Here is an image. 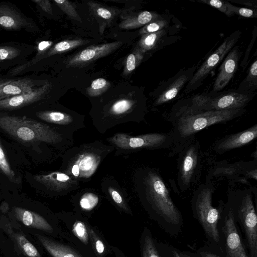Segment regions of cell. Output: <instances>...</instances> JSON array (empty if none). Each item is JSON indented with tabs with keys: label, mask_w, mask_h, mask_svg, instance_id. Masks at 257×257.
I'll list each match as a JSON object with an SVG mask.
<instances>
[{
	"label": "cell",
	"mask_w": 257,
	"mask_h": 257,
	"mask_svg": "<svg viewBox=\"0 0 257 257\" xmlns=\"http://www.w3.org/2000/svg\"><path fill=\"white\" fill-rule=\"evenodd\" d=\"M142 179L141 200L145 209L162 229L176 237L182 231L183 217L163 178L158 171L147 169Z\"/></svg>",
	"instance_id": "obj_1"
},
{
	"label": "cell",
	"mask_w": 257,
	"mask_h": 257,
	"mask_svg": "<svg viewBox=\"0 0 257 257\" xmlns=\"http://www.w3.org/2000/svg\"><path fill=\"white\" fill-rule=\"evenodd\" d=\"M215 188L213 181L207 176L192 194L191 207L193 215L201 226L208 242L209 248L223 256V248L218 229V223L225 203L220 200L218 206L212 205Z\"/></svg>",
	"instance_id": "obj_2"
},
{
	"label": "cell",
	"mask_w": 257,
	"mask_h": 257,
	"mask_svg": "<svg viewBox=\"0 0 257 257\" xmlns=\"http://www.w3.org/2000/svg\"><path fill=\"white\" fill-rule=\"evenodd\" d=\"M256 188L229 189L225 204L231 210L235 222L243 233L249 257H257V215L253 196Z\"/></svg>",
	"instance_id": "obj_3"
},
{
	"label": "cell",
	"mask_w": 257,
	"mask_h": 257,
	"mask_svg": "<svg viewBox=\"0 0 257 257\" xmlns=\"http://www.w3.org/2000/svg\"><path fill=\"white\" fill-rule=\"evenodd\" d=\"M244 108L209 110L179 118L172 125L171 132L173 146L169 155L177 154L180 148L198 132L217 123H225L245 113Z\"/></svg>",
	"instance_id": "obj_4"
},
{
	"label": "cell",
	"mask_w": 257,
	"mask_h": 257,
	"mask_svg": "<svg viewBox=\"0 0 257 257\" xmlns=\"http://www.w3.org/2000/svg\"><path fill=\"white\" fill-rule=\"evenodd\" d=\"M0 128L24 143H56L61 140L59 134L48 125L25 116L0 117Z\"/></svg>",
	"instance_id": "obj_5"
},
{
	"label": "cell",
	"mask_w": 257,
	"mask_h": 257,
	"mask_svg": "<svg viewBox=\"0 0 257 257\" xmlns=\"http://www.w3.org/2000/svg\"><path fill=\"white\" fill-rule=\"evenodd\" d=\"M177 161V182L182 192L188 191L197 181L201 171V151L195 136L179 149Z\"/></svg>",
	"instance_id": "obj_6"
},
{
	"label": "cell",
	"mask_w": 257,
	"mask_h": 257,
	"mask_svg": "<svg viewBox=\"0 0 257 257\" xmlns=\"http://www.w3.org/2000/svg\"><path fill=\"white\" fill-rule=\"evenodd\" d=\"M58 218L66 241L72 244L90 257H94L88 229V221L79 213H60Z\"/></svg>",
	"instance_id": "obj_7"
},
{
	"label": "cell",
	"mask_w": 257,
	"mask_h": 257,
	"mask_svg": "<svg viewBox=\"0 0 257 257\" xmlns=\"http://www.w3.org/2000/svg\"><path fill=\"white\" fill-rule=\"evenodd\" d=\"M224 257H249L231 209L224 204L218 223Z\"/></svg>",
	"instance_id": "obj_8"
},
{
	"label": "cell",
	"mask_w": 257,
	"mask_h": 257,
	"mask_svg": "<svg viewBox=\"0 0 257 257\" xmlns=\"http://www.w3.org/2000/svg\"><path fill=\"white\" fill-rule=\"evenodd\" d=\"M116 147L123 149H164L172 148L173 140L169 133H150L136 136L117 134L108 139Z\"/></svg>",
	"instance_id": "obj_9"
},
{
	"label": "cell",
	"mask_w": 257,
	"mask_h": 257,
	"mask_svg": "<svg viewBox=\"0 0 257 257\" xmlns=\"http://www.w3.org/2000/svg\"><path fill=\"white\" fill-rule=\"evenodd\" d=\"M257 161L239 162L228 164L220 162L208 171L207 177L211 180L214 178H225L233 182L249 185L247 179H257Z\"/></svg>",
	"instance_id": "obj_10"
},
{
	"label": "cell",
	"mask_w": 257,
	"mask_h": 257,
	"mask_svg": "<svg viewBox=\"0 0 257 257\" xmlns=\"http://www.w3.org/2000/svg\"><path fill=\"white\" fill-rule=\"evenodd\" d=\"M241 32L236 31L227 37L216 50L203 63L200 68L193 74L186 87L190 90L198 87L208 74L226 56L237 41Z\"/></svg>",
	"instance_id": "obj_11"
},
{
	"label": "cell",
	"mask_w": 257,
	"mask_h": 257,
	"mask_svg": "<svg viewBox=\"0 0 257 257\" xmlns=\"http://www.w3.org/2000/svg\"><path fill=\"white\" fill-rule=\"evenodd\" d=\"M14 214L16 218L25 225L66 240L65 235L59 224L50 223L42 215L18 207L14 208Z\"/></svg>",
	"instance_id": "obj_12"
},
{
	"label": "cell",
	"mask_w": 257,
	"mask_h": 257,
	"mask_svg": "<svg viewBox=\"0 0 257 257\" xmlns=\"http://www.w3.org/2000/svg\"><path fill=\"white\" fill-rule=\"evenodd\" d=\"M122 44V42L116 41L88 47L70 57L67 60L66 64L68 67L85 66L97 59L112 53Z\"/></svg>",
	"instance_id": "obj_13"
},
{
	"label": "cell",
	"mask_w": 257,
	"mask_h": 257,
	"mask_svg": "<svg viewBox=\"0 0 257 257\" xmlns=\"http://www.w3.org/2000/svg\"><path fill=\"white\" fill-rule=\"evenodd\" d=\"M257 138V124L237 133L220 139L214 145V152L219 155L248 144Z\"/></svg>",
	"instance_id": "obj_14"
},
{
	"label": "cell",
	"mask_w": 257,
	"mask_h": 257,
	"mask_svg": "<svg viewBox=\"0 0 257 257\" xmlns=\"http://www.w3.org/2000/svg\"><path fill=\"white\" fill-rule=\"evenodd\" d=\"M37 238L51 257H90L68 241L52 239L37 234Z\"/></svg>",
	"instance_id": "obj_15"
},
{
	"label": "cell",
	"mask_w": 257,
	"mask_h": 257,
	"mask_svg": "<svg viewBox=\"0 0 257 257\" xmlns=\"http://www.w3.org/2000/svg\"><path fill=\"white\" fill-rule=\"evenodd\" d=\"M195 68H191L183 72H180L174 76L166 84V87L158 96L155 102V105H160L165 103L178 94L187 82L192 77Z\"/></svg>",
	"instance_id": "obj_16"
},
{
	"label": "cell",
	"mask_w": 257,
	"mask_h": 257,
	"mask_svg": "<svg viewBox=\"0 0 257 257\" xmlns=\"http://www.w3.org/2000/svg\"><path fill=\"white\" fill-rule=\"evenodd\" d=\"M50 86V84L47 83L29 92L0 100V109H17L36 102L47 92Z\"/></svg>",
	"instance_id": "obj_17"
},
{
	"label": "cell",
	"mask_w": 257,
	"mask_h": 257,
	"mask_svg": "<svg viewBox=\"0 0 257 257\" xmlns=\"http://www.w3.org/2000/svg\"><path fill=\"white\" fill-rule=\"evenodd\" d=\"M221 64L213 87L214 92L222 90L229 83L237 69L239 50L236 47L229 52Z\"/></svg>",
	"instance_id": "obj_18"
},
{
	"label": "cell",
	"mask_w": 257,
	"mask_h": 257,
	"mask_svg": "<svg viewBox=\"0 0 257 257\" xmlns=\"http://www.w3.org/2000/svg\"><path fill=\"white\" fill-rule=\"evenodd\" d=\"M31 24L11 6L0 4V27L9 30L28 28Z\"/></svg>",
	"instance_id": "obj_19"
},
{
	"label": "cell",
	"mask_w": 257,
	"mask_h": 257,
	"mask_svg": "<svg viewBox=\"0 0 257 257\" xmlns=\"http://www.w3.org/2000/svg\"><path fill=\"white\" fill-rule=\"evenodd\" d=\"M88 229L94 257H107L112 254L111 245L108 243L98 227L89 222Z\"/></svg>",
	"instance_id": "obj_20"
},
{
	"label": "cell",
	"mask_w": 257,
	"mask_h": 257,
	"mask_svg": "<svg viewBox=\"0 0 257 257\" xmlns=\"http://www.w3.org/2000/svg\"><path fill=\"white\" fill-rule=\"evenodd\" d=\"M98 165L97 156L91 154L79 156L72 167L71 173L77 177H89L93 174Z\"/></svg>",
	"instance_id": "obj_21"
},
{
	"label": "cell",
	"mask_w": 257,
	"mask_h": 257,
	"mask_svg": "<svg viewBox=\"0 0 257 257\" xmlns=\"http://www.w3.org/2000/svg\"><path fill=\"white\" fill-rule=\"evenodd\" d=\"M34 179L40 184L52 190H59L71 183V178L66 174L54 172L48 174L36 175Z\"/></svg>",
	"instance_id": "obj_22"
},
{
	"label": "cell",
	"mask_w": 257,
	"mask_h": 257,
	"mask_svg": "<svg viewBox=\"0 0 257 257\" xmlns=\"http://www.w3.org/2000/svg\"><path fill=\"white\" fill-rule=\"evenodd\" d=\"M34 81L29 78L12 81L0 91V100L29 92L34 89Z\"/></svg>",
	"instance_id": "obj_23"
},
{
	"label": "cell",
	"mask_w": 257,
	"mask_h": 257,
	"mask_svg": "<svg viewBox=\"0 0 257 257\" xmlns=\"http://www.w3.org/2000/svg\"><path fill=\"white\" fill-rule=\"evenodd\" d=\"M162 18V17L157 13L143 11L123 21L120 24L119 27L126 29H135Z\"/></svg>",
	"instance_id": "obj_24"
},
{
	"label": "cell",
	"mask_w": 257,
	"mask_h": 257,
	"mask_svg": "<svg viewBox=\"0 0 257 257\" xmlns=\"http://www.w3.org/2000/svg\"><path fill=\"white\" fill-rule=\"evenodd\" d=\"M156 241L150 229L144 227L140 238L141 257H161Z\"/></svg>",
	"instance_id": "obj_25"
},
{
	"label": "cell",
	"mask_w": 257,
	"mask_h": 257,
	"mask_svg": "<svg viewBox=\"0 0 257 257\" xmlns=\"http://www.w3.org/2000/svg\"><path fill=\"white\" fill-rule=\"evenodd\" d=\"M167 33L165 29L161 31L142 35L137 47L144 53L155 48Z\"/></svg>",
	"instance_id": "obj_26"
},
{
	"label": "cell",
	"mask_w": 257,
	"mask_h": 257,
	"mask_svg": "<svg viewBox=\"0 0 257 257\" xmlns=\"http://www.w3.org/2000/svg\"><path fill=\"white\" fill-rule=\"evenodd\" d=\"M40 119L46 122L61 125H66L73 121V118L68 114L56 111H42L36 113Z\"/></svg>",
	"instance_id": "obj_27"
},
{
	"label": "cell",
	"mask_w": 257,
	"mask_h": 257,
	"mask_svg": "<svg viewBox=\"0 0 257 257\" xmlns=\"http://www.w3.org/2000/svg\"><path fill=\"white\" fill-rule=\"evenodd\" d=\"M10 234L27 257H42L37 248L22 233L12 230Z\"/></svg>",
	"instance_id": "obj_28"
},
{
	"label": "cell",
	"mask_w": 257,
	"mask_h": 257,
	"mask_svg": "<svg viewBox=\"0 0 257 257\" xmlns=\"http://www.w3.org/2000/svg\"><path fill=\"white\" fill-rule=\"evenodd\" d=\"M257 87V60L255 59L251 64L249 72L241 82L238 91L244 93H251Z\"/></svg>",
	"instance_id": "obj_29"
},
{
	"label": "cell",
	"mask_w": 257,
	"mask_h": 257,
	"mask_svg": "<svg viewBox=\"0 0 257 257\" xmlns=\"http://www.w3.org/2000/svg\"><path fill=\"white\" fill-rule=\"evenodd\" d=\"M156 242L161 257H197L194 252L181 250L162 241Z\"/></svg>",
	"instance_id": "obj_30"
},
{
	"label": "cell",
	"mask_w": 257,
	"mask_h": 257,
	"mask_svg": "<svg viewBox=\"0 0 257 257\" xmlns=\"http://www.w3.org/2000/svg\"><path fill=\"white\" fill-rule=\"evenodd\" d=\"M87 42L82 39L66 40L59 42L52 47L45 55L50 56L56 54L64 53L78 46L84 45Z\"/></svg>",
	"instance_id": "obj_31"
},
{
	"label": "cell",
	"mask_w": 257,
	"mask_h": 257,
	"mask_svg": "<svg viewBox=\"0 0 257 257\" xmlns=\"http://www.w3.org/2000/svg\"><path fill=\"white\" fill-rule=\"evenodd\" d=\"M145 53L137 47L130 54L126 59L124 74L127 75L133 71L141 63Z\"/></svg>",
	"instance_id": "obj_32"
},
{
	"label": "cell",
	"mask_w": 257,
	"mask_h": 257,
	"mask_svg": "<svg viewBox=\"0 0 257 257\" xmlns=\"http://www.w3.org/2000/svg\"><path fill=\"white\" fill-rule=\"evenodd\" d=\"M110 83L106 79L99 78L94 80L86 88L87 93L91 97L100 95L108 89Z\"/></svg>",
	"instance_id": "obj_33"
},
{
	"label": "cell",
	"mask_w": 257,
	"mask_h": 257,
	"mask_svg": "<svg viewBox=\"0 0 257 257\" xmlns=\"http://www.w3.org/2000/svg\"><path fill=\"white\" fill-rule=\"evenodd\" d=\"M0 170L11 181L15 183L18 182V179L16 174L11 167L5 153L3 147L0 140Z\"/></svg>",
	"instance_id": "obj_34"
},
{
	"label": "cell",
	"mask_w": 257,
	"mask_h": 257,
	"mask_svg": "<svg viewBox=\"0 0 257 257\" xmlns=\"http://www.w3.org/2000/svg\"><path fill=\"white\" fill-rule=\"evenodd\" d=\"M98 201V197L97 195L92 193H87L80 198L79 205L82 211L89 212L97 206Z\"/></svg>",
	"instance_id": "obj_35"
},
{
	"label": "cell",
	"mask_w": 257,
	"mask_h": 257,
	"mask_svg": "<svg viewBox=\"0 0 257 257\" xmlns=\"http://www.w3.org/2000/svg\"><path fill=\"white\" fill-rule=\"evenodd\" d=\"M197 1L216 8L228 17L234 15L232 10L233 5L227 1L220 0H201Z\"/></svg>",
	"instance_id": "obj_36"
},
{
	"label": "cell",
	"mask_w": 257,
	"mask_h": 257,
	"mask_svg": "<svg viewBox=\"0 0 257 257\" xmlns=\"http://www.w3.org/2000/svg\"><path fill=\"white\" fill-rule=\"evenodd\" d=\"M168 25V21L162 18L147 24L140 30L139 32L141 35L156 32L165 29Z\"/></svg>",
	"instance_id": "obj_37"
},
{
	"label": "cell",
	"mask_w": 257,
	"mask_h": 257,
	"mask_svg": "<svg viewBox=\"0 0 257 257\" xmlns=\"http://www.w3.org/2000/svg\"><path fill=\"white\" fill-rule=\"evenodd\" d=\"M134 102L127 99H121L115 102L111 106L110 112L112 114L120 115L127 112L133 106Z\"/></svg>",
	"instance_id": "obj_38"
},
{
	"label": "cell",
	"mask_w": 257,
	"mask_h": 257,
	"mask_svg": "<svg viewBox=\"0 0 257 257\" xmlns=\"http://www.w3.org/2000/svg\"><path fill=\"white\" fill-rule=\"evenodd\" d=\"M54 2L71 19L81 22V18L74 5L71 2L67 0H55Z\"/></svg>",
	"instance_id": "obj_39"
},
{
	"label": "cell",
	"mask_w": 257,
	"mask_h": 257,
	"mask_svg": "<svg viewBox=\"0 0 257 257\" xmlns=\"http://www.w3.org/2000/svg\"><path fill=\"white\" fill-rule=\"evenodd\" d=\"M21 50L17 48L11 46L0 47V60L13 59L18 57Z\"/></svg>",
	"instance_id": "obj_40"
},
{
	"label": "cell",
	"mask_w": 257,
	"mask_h": 257,
	"mask_svg": "<svg viewBox=\"0 0 257 257\" xmlns=\"http://www.w3.org/2000/svg\"><path fill=\"white\" fill-rule=\"evenodd\" d=\"M108 191L112 199L116 205H117L122 211L130 215H132L131 210H130L120 194L117 191L111 188H109Z\"/></svg>",
	"instance_id": "obj_41"
},
{
	"label": "cell",
	"mask_w": 257,
	"mask_h": 257,
	"mask_svg": "<svg viewBox=\"0 0 257 257\" xmlns=\"http://www.w3.org/2000/svg\"><path fill=\"white\" fill-rule=\"evenodd\" d=\"M53 44V42L50 41H43L40 42L37 47V54L35 59H33L31 62H28L26 64L27 67L34 64L38 61H39L40 58L42 56L45 51L48 49Z\"/></svg>",
	"instance_id": "obj_42"
},
{
	"label": "cell",
	"mask_w": 257,
	"mask_h": 257,
	"mask_svg": "<svg viewBox=\"0 0 257 257\" xmlns=\"http://www.w3.org/2000/svg\"><path fill=\"white\" fill-rule=\"evenodd\" d=\"M91 7L94 11L96 15L99 18L104 20H109L113 17V14L111 11L107 8L96 4H91Z\"/></svg>",
	"instance_id": "obj_43"
},
{
	"label": "cell",
	"mask_w": 257,
	"mask_h": 257,
	"mask_svg": "<svg viewBox=\"0 0 257 257\" xmlns=\"http://www.w3.org/2000/svg\"><path fill=\"white\" fill-rule=\"evenodd\" d=\"M232 10L234 15H237L241 17L255 18L257 17L256 10H252L249 8H240L233 6Z\"/></svg>",
	"instance_id": "obj_44"
},
{
	"label": "cell",
	"mask_w": 257,
	"mask_h": 257,
	"mask_svg": "<svg viewBox=\"0 0 257 257\" xmlns=\"http://www.w3.org/2000/svg\"><path fill=\"white\" fill-rule=\"evenodd\" d=\"M194 253L197 257H224L214 252L209 247H206L200 248Z\"/></svg>",
	"instance_id": "obj_45"
},
{
	"label": "cell",
	"mask_w": 257,
	"mask_h": 257,
	"mask_svg": "<svg viewBox=\"0 0 257 257\" xmlns=\"http://www.w3.org/2000/svg\"><path fill=\"white\" fill-rule=\"evenodd\" d=\"M34 3L38 5L44 12L52 14V8L50 2L47 0H33Z\"/></svg>",
	"instance_id": "obj_46"
},
{
	"label": "cell",
	"mask_w": 257,
	"mask_h": 257,
	"mask_svg": "<svg viewBox=\"0 0 257 257\" xmlns=\"http://www.w3.org/2000/svg\"><path fill=\"white\" fill-rule=\"evenodd\" d=\"M253 35H254V36L252 37V39L251 40V42L250 43V44L248 46V47L247 48V49L246 50L244 57V58L243 59V61H242V62L241 63L242 64V66H243V65L245 66V65L246 64V62L248 60V55L249 54V53H250V50H251V48H252V44H253V43L255 41V38H256V27H255V28H254V32H253Z\"/></svg>",
	"instance_id": "obj_47"
},
{
	"label": "cell",
	"mask_w": 257,
	"mask_h": 257,
	"mask_svg": "<svg viewBox=\"0 0 257 257\" xmlns=\"http://www.w3.org/2000/svg\"><path fill=\"white\" fill-rule=\"evenodd\" d=\"M111 248L114 257H127L124 253L116 246L111 245Z\"/></svg>",
	"instance_id": "obj_48"
},
{
	"label": "cell",
	"mask_w": 257,
	"mask_h": 257,
	"mask_svg": "<svg viewBox=\"0 0 257 257\" xmlns=\"http://www.w3.org/2000/svg\"><path fill=\"white\" fill-rule=\"evenodd\" d=\"M12 80H7L6 81H2L0 82V91L2 89L3 87L6 84L11 82Z\"/></svg>",
	"instance_id": "obj_49"
}]
</instances>
